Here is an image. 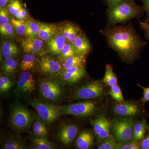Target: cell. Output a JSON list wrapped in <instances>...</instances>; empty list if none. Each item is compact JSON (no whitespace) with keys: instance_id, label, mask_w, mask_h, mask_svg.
Segmentation results:
<instances>
[{"instance_id":"cell-17","label":"cell","mask_w":149,"mask_h":149,"mask_svg":"<svg viewBox=\"0 0 149 149\" xmlns=\"http://www.w3.org/2000/svg\"><path fill=\"white\" fill-rule=\"evenodd\" d=\"M72 43L80 54L86 55L92 49L88 37L82 31L74 39Z\"/></svg>"},{"instance_id":"cell-6","label":"cell","mask_w":149,"mask_h":149,"mask_svg":"<svg viewBox=\"0 0 149 149\" xmlns=\"http://www.w3.org/2000/svg\"><path fill=\"white\" fill-rule=\"evenodd\" d=\"M95 103L90 101L79 102L60 107L61 114L86 117L92 115L95 111Z\"/></svg>"},{"instance_id":"cell-14","label":"cell","mask_w":149,"mask_h":149,"mask_svg":"<svg viewBox=\"0 0 149 149\" xmlns=\"http://www.w3.org/2000/svg\"><path fill=\"white\" fill-rule=\"evenodd\" d=\"M113 111L118 115L125 117H133L139 114L140 109L138 105L132 102H126L116 104Z\"/></svg>"},{"instance_id":"cell-11","label":"cell","mask_w":149,"mask_h":149,"mask_svg":"<svg viewBox=\"0 0 149 149\" xmlns=\"http://www.w3.org/2000/svg\"><path fill=\"white\" fill-rule=\"evenodd\" d=\"M35 90V82L32 74L28 71L23 72L19 78L15 93L19 95L31 93Z\"/></svg>"},{"instance_id":"cell-8","label":"cell","mask_w":149,"mask_h":149,"mask_svg":"<svg viewBox=\"0 0 149 149\" xmlns=\"http://www.w3.org/2000/svg\"><path fill=\"white\" fill-rule=\"evenodd\" d=\"M40 92L45 99L56 102L63 94V89L61 84L56 80L45 79L40 83Z\"/></svg>"},{"instance_id":"cell-23","label":"cell","mask_w":149,"mask_h":149,"mask_svg":"<svg viewBox=\"0 0 149 149\" xmlns=\"http://www.w3.org/2000/svg\"><path fill=\"white\" fill-rule=\"evenodd\" d=\"M40 25L39 22L33 18H29L26 21L25 35L27 37L39 38Z\"/></svg>"},{"instance_id":"cell-34","label":"cell","mask_w":149,"mask_h":149,"mask_svg":"<svg viewBox=\"0 0 149 149\" xmlns=\"http://www.w3.org/2000/svg\"><path fill=\"white\" fill-rule=\"evenodd\" d=\"M141 149L140 143L136 140H130L127 142L118 143L117 149Z\"/></svg>"},{"instance_id":"cell-24","label":"cell","mask_w":149,"mask_h":149,"mask_svg":"<svg viewBox=\"0 0 149 149\" xmlns=\"http://www.w3.org/2000/svg\"><path fill=\"white\" fill-rule=\"evenodd\" d=\"M146 121L143 119L134 124L133 130V139L136 141H142L145 138V134L147 130Z\"/></svg>"},{"instance_id":"cell-25","label":"cell","mask_w":149,"mask_h":149,"mask_svg":"<svg viewBox=\"0 0 149 149\" xmlns=\"http://www.w3.org/2000/svg\"><path fill=\"white\" fill-rule=\"evenodd\" d=\"M103 82L110 87L118 84L117 77L113 72L112 67L110 65L108 64L106 65L105 72Z\"/></svg>"},{"instance_id":"cell-20","label":"cell","mask_w":149,"mask_h":149,"mask_svg":"<svg viewBox=\"0 0 149 149\" xmlns=\"http://www.w3.org/2000/svg\"><path fill=\"white\" fill-rule=\"evenodd\" d=\"M94 143V137L89 131H83L80 133L76 142L77 148L88 149L92 147Z\"/></svg>"},{"instance_id":"cell-41","label":"cell","mask_w":149,"mask_h":149,"mask_svg":"<svg viewBox=\"0 0 149 149\" xmlns=\"http://www.w3.org/2000/svg\"><path fill=\"white\" fill-rule=\"evenodd\" d=\"M27 10L25 9L22 8L21 9L19 10L17 12L15 13L13 15L18 19L24 20V19L25 18L27 15Z\"/></svg>"},{"instance_id":"cell-10","label":"cell","mask_w":149,"mask_h":149,"mask_svg":"<svg viewBox=\"0 0 149 149\" xmlns=\"http://www.w3.org/2000/svg\"><path fill=\"white\" fill-rule=\"evenodd\" d=\"M96 136L100 140H105L110 136V123L105 116H100L91 121Z\"/></svg>"},{"instance_id":"cell-1","label":"cell","mask_w":149,"mask_h":149,"mask_svg":"<svg viewBox=\"0 0 149 149\" xmlns=\"http://www.w3.org/2000/svg\"><path fill=\"white\" fill-rule=\"evenodd\" d=\"M109 47L123 60L131 62L138 56L146 42L143 41L132 23L107 26L101 30Z\"/></svg>"},{"instance_id":"cell-31","label":"cell","mask_w":149,"mask_h":149,"mask_svg":"<svg viewBox=\"0 0 149 149\" xmlns=\"http://www.w3.org/2000/svg\"><path fill=\"white\" fill-rule=\"evenodd\" d=\"M14 30L19 35H23L25 34L26 29V21L24 20H19L13 19L11 20Z\"/></svg>"},{"instance_id":"cell-26","label":"cell","mask_w":149,"mask_h":149,"mask_svg":"<svg viewBox=\"0 0 149 149\" xmlns=\"http://www.w3.org/2000/svg\"><path fill=\"white\" fill-rule=\"evenodd\" d=\"M80 54L76 50V49L74 47L72 43L66 42L63 48L61 51L59 57L62 60L65 59L72 56L77 55Z\"/></svg>"},{"instance_id":"cell-48","label":"cell","mask_w":149,"mask_h":149,"mask_svg":"<svg viewBox=\"0 0 149 149\" xmlns=\"http://www.w3.org/2000/svg\"><path fill=\"white\" fill-rule=\"evenodd\" d=\"M147 130H149V125H148V126H147Z\"/></svg>"},{"instance_id":"cell-39","label":"cell","mask_w":149,"mask_h":149,"mask_svg":"<svg viewBox=\"0 0 149 149\" xmlns=\"http://www.w3.org/2000/svg\"><path fill=\"white\" fill-rule=\"evenodd\" d=\"M137 85L139 86L140 88H142L143 91V98L141 99V102L145 103L149 102V87H144L139 84H137Z\"/></svg>"},{"instance_id":"cell-36","label":"cell","mask_w":149,"mask_h":149,"mask_svg":"<svg viewBox=\"0 0 149 149\" xmlns=\"http://www.w3.org/2000/svg\"><path fill=\"white\" fill-rule=\"evenodd\" d=\"M8 8L11 14H14L22 8L21 1L20 0H10L8 6Z\"/></svg>"},{"instance_id":"cell-29","label":"cell","mask_w":149,"mask_h":149,"mask_svg":"<svg viewBox=\"0 0 149 149\" xmlns=\"http://www.w3.org/2000/svg\"><path fill=\"white\" fill-rule=\"evenodd\" d=\"M44 122L37 120L33 124V133L40 137H45L47 136L48 132Z\"/></svg>"},{"instance_id":"cell-35","label":"cell","mask_w":149,"mask_h":149,"mask_svg":"<svg viewBox=\"0 0 149 149\" xmlns=\"http://www.w3.org/2000/svg\"><path fill=\"white\" fill-rule=\"evenodd\" d=\"M14 30L11 23L1 24L0 33L1 35L6 36L12 37L15 36Z\"/></svg>"},{"instance_id":"cell-16","label":"cell","mask_w":149,"mask_h":149,"mask_svg":"<svg viewBox=\"0 0 149 149\" xmlns=\"http://www.w3.org/2000/svg\"><path fill=\"white\" fill-rule=\"evenodd\" d=\"M66 42L61 31H57L53 37L47 42L48 50L51 53L59 56Z\"/></svg>"},{"instance_id":"cell-43","label":"cell","mask_w":149,"mask_h":149,"mask_svg":"<svg viewBox=\"0 0 149 149\" xmlns=\"http://www.w3.org/2000/svg\"><path fill=\"white\" fill-rule=\"evenodd\" d=\"M143 3V7L144 11L146 12L147 14V22H149V0H142Z\"/></svg>"},{"instance_id":"cell-30","label":"cell","mask_w":149,"mask_h":149,"mask_svg":"<svg viewBox=\"0 0 149 149\" xmlns=\"http://www.w3.org/2000/svg\"><path fill=\"white\" fill-rule=\"evenodd\" d=\"M33 142L39 149H53L55 148L54 144L45 137L35 138Z\"/></svg>"},{"instance_id":"cell-4","label":"cell","mask_w":149,"mask_h":149,"mask_svg":"<svg viewBox=\"0 0 149 149\" xmlns=\"http://www.w3.org/2000/svg\"><path fill=\"white\" fill-rule=\"evenodd\" d=\"M11 124L19 130H24L29 127L33 120L32 115L27 109L21 104H15L10 113Z\"/></svg>"},{"instance_id":"cell-38","label":"cell","mask_w":149,"mask_h":149,"mask_svg":"<svg viewBox=\"0 0 149 149\" xmlns=\"http://www.w3.org/2000/svg\"><path fill=\"white\" fill-rule=\"evenodd\" d=\"M10 19L8 11L6 8H1L0 10V24H4L9 23Z\"/></svg>"},{"instance_id":"cell-40","label":"cell","mask_w":149,"mask_h":149,"mask_svg":"<svg viewBox=\"0 0 149 149\" xmlns=\"http://www.w3.org/2000/svg\"><path fill=\"white\" fill-rule=\"evenodd\" d=\"M141 28L143 30L147 39L149 40V22L139 21Z\"/></svg>"},{"instance_id":"cell-2","label":"cell","mask_w":149,"mask_h":149,"mask_svg":"<svg viewBox=\"0 0 149 149\" xmlns=\"http://www.w3.org/2000/svg\"><path fill=\"white\" fill-rule=\"evenodd\" d=\"M144 11L143 6L137 4L134 0H120L108 8L107 25L126 23L132 19L140 17Z\"/></svg>"},{"instance_id":"cell-42","label":"cell","mask_w":149,"mask_h":149,"mask_svg":"<svg viewBox=\"0 0 149 149\" xmlns=\"http://www.w3.org/2000/svg\"><path fill=\"white\" fill-rule=\"evenodd\" d=\"M141 149H149V134L140 143Z\"/></svg>"},{"instance_id":"cell-47","label":"cell","mask_w":149,"mask_h":149,"mask_svg":"<svg viewBox=\"0 0 149 149\" xmlns=\"http://www.w3.org/2000/svg\"><path fill=\"white\" fill-rule=\"evenodd\" d=\"M10 0H0V7L3 8L4 7Z\"/></svg>"},{"instance_id":"cell-33","label":"cell","mask_w":149,"mask_h":149,"mask_svg":"<svg viewBox=\"0 0 149 149\" xmlns=\"http://www.w3.org/2000/svg\"><path fill=\"white\" fill-rule=\"evenodd\" d=\"M109 94L111 97L116 101L120 102H124V98L121 89L117 84L111 87Z\"/></svg>"},{"instance_id":"cell-21","label":"cell","mask_w":149,"mask_h":149,"mask_svg":"<svg viewBox=\"0 0 149 149\" xmlns=\"http://www.w3.org/2000/svg\"><path fill=\"white\" fill-rule=\"evenodd\" d=\"M86 55L79 54L69 57L63 61L62 70L69 69L75 67L84 66Z\"/></svg>"},{"instance_id":"cell-3","label":"cell","mask_w":149,"mask_h":149,"mask_svg":"<svg viewBox=\"0 0 149 149\" xmlns=\"http://www.w3.org/2000/svg\"><path fill=\"white\" fill-rule=\"evenodd\" d=\"M110 127L116 141L118 143L127 142L133 138L134 120L131 118L114 119L111 121Z\"/></svg>"},{"instance_id":"cell-45","label":"cell","mask_w":149,"mask_h":149,"mask_svg":"<svg viewBox=\"0 0 149 149\" xmlns=\"http://www.w3.org/2000/svg\"><path fill=\"white\" fill-rule=\"evenodd\" d=\"M2 77L4 82L5 83L8 90V91H9L10 89L11 88L12 85L10 80L9 78L7 77H6V76H2Z\"/></svg>"},{"instance_id":"cell-9","label":"cell","mask_w":149,"mask_h":149,"mask_svg":"<svg viewBox=\"0 0 149 149\" xmlns=\"http://www.w3.org/2000/svg\"><path fill=\"white\" fill-rule=\"evenodd\" d=\"M39 67L42 72L52 75L60 74L63 69L62 65L57 60L49 56L40 59Z\"/></svg>"},{"instance_id":"cell-19","label":"cell","mask_w":149,"mask_h":149,"mask_svg":"<svg viewBox=\"0 0 149 149\" xmlns=\"http://www.w3.org/2000/svg\"><path fill=\"white\" fill-rule=\"evenodd\" d=\"M82 31L77 25L72 23H68L63 27L61 32L67 42L72 43Z\"/></svg>"},{"instance_id":"cell-28","label":"cell","mask_w":149,"mask_h":149,"mask_svg":"<svg viewBox=\"0 0 149 149\" xmlns=\"http://www.w3.org/2000/svg\"><path fill=\"white\" fill-rule=\"evenodd\" d=\"M17 65V62L13 58H6L2 66L3 71L7 74H12L16 70Z\"/></svg>"},{"instance_id":"cell-22","label":"cell","mask_w":149,"mask_h":149,"mask_svg":"<svg viewBox=\"0 0 149 149\" xmlns=\"http://www.w3.org/2000/svg\"><path fill=\"white\" fill-rule=\"evenodd\" d=\"M19 53V49L15 44L11 42H4L2 47V54L4 58H13Z\"/></svg>"},{"instance_id":"cell-37","label":"cell","mask_w":149,"mask_h":149,"mask_svg":"<svg viewBox=\"0 0 149 149\" xmlns=\"http://www.w3.org/2000/svg\"><path fill=\"white\" fill-rule=\"evenodd\" d=\"M4 148L6 149H22L24 147L23 144L20 142L10 140L6 142L4 146Z\"/></svg>"},{"instance_id":"cell-12","label":"cell","mask_w":149,"mask_h":149,"mask_svg":"<svg viewBox=\"0 0 149 149\" xmlns=\"http://www.w3.org/2000/svg\"><path fill=\"white\" fill-rule=\"evenodd\" d=\"M22 47L26 54H42L45 52L44 42L40 38L27 37L21 40Z\"/></svg>"},{"instance_id":"cell-44","label":"cell","mask_w":149,"mask_h":149,"mask_svg":"<svg viewBox=\"0 0 149 149\" xmlns=\"http://www.w3.org/2000/svg\"><path fill=\"white\" fill-rule=\"evenodd\" d=\"M0 91L1 93L8 91L2 76L0 77Z\"/></svg>"},{"instance_id":"cell-32","label":"cell","mask_w":149,"mask_h":149,"mask_svg":"<svg viewBox=\"0 0 149 149\" xmlns=\"http://www.w3.org/2000/svg\"><path fill=\"white\" fill-rule=\"evenodd\" d=\"M117 144L113 136L110 135L107 139L104 140L98 149H117Z\"/></svg>"},{"instance_id":"cell-18","label":"cell","mask_w":149,"mask_h":149,"mask_svg":"<svg viewBox=\"0 0 149 149\" xmlns=\"http://www.w3.org/2000/svg\"><path fill=\"white\" fill-rule=\"evenodd\" d=\"M39 24L40 25L39 37L43 41L47 42L57 31L56 26L55 24L40 22Z\"/></svg>"},{"instance_id":"cell-27","label":"cell","mask_w":149,"mask_h":149,"mask_svg":"<svg viewBox=\"0 0 149 149\" xmlns=\"http://www.w3.org/2000/svg\"><path fill=\"white\" fill-rule=\"evenodd\" d=\"M36 57L33 54H27L23 57L21 64V69L23 72L28 71L33 68Z\"/></svg>"},{"instance_id":"cell-5","label":"cell","mask_w":149,"mask_h":149,"mask_svg":"<svg viewBox=\"0 0 149 149\" xmlns=\"http://www.w3.org/2000/svg\"><path fill=\"white\" fill-rule=\"evenodd\" d=\"M29 104L37 111L40 118L46 124L53 122L61 115L60 107L37 100L30 101Z\"/></svg>"},{"instance_id":"cell-13","label":"cell","mask_w":149,"mask_h":149,"mask_svg":"<svg viewBox=\"0 0 149 149\" xmlns=\"http://www.w3.org/2000/svg\"><path fill=\"white\" fill-rule=\"evenodd\" d=\"M86 71L84 66L75 67L62 70L60 73L62 79L65 83L73 84L77 83L85 77Z\"/></svg>"},{"instance_id":"cell-15","label":"cell","mask_w":149,"mask_h":149,"mask_svg":"<svg viewBox=\"0 0 149 149\" xmlns=\"http://www.w3.org/2000/svg\"><path fill=\"white\" fill-rule=\"evenodd\" d=\"M78 131V127L76 125L65 124L59 129L58 139L64 145H69L76 138Z\"/></svg>"},{"instance_id":"cell-46","label":"cell","mask_w":149,"mask_h":149,"mask_svg":"<svg viewBox=\"0 0 149 149\" xmlns=\"http://www.w3.org/2000/svg\"><path fill=\"white\" fill-rule=\"evenodd\" d=\"M104 1L107 4L108 8H110L120 1V0H104Z\"/></svg>"},{"instance_id":"cell-7","label":"cell","mask_w":149,"mask_h":149,"mask_svg":"<svg viewBox=\"0 0 149 149\" xmlns=\"http://www.w3.org/2000/svg\"><path fill=\"white\" fill-rule=\"evenodd\" d=\"M104 88L99 80L92 81L77 89L73 94L75 100H90L99 97L103 95Z\"/></svg>"}]
</instances>
